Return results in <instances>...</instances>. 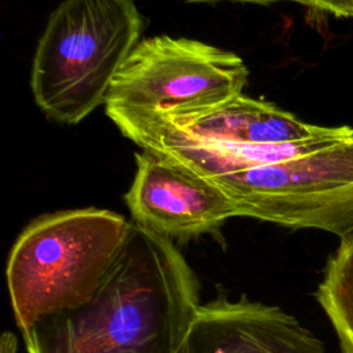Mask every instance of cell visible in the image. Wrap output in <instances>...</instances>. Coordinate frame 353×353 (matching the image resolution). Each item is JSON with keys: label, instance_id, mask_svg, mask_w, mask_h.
Segmentation results:
<instances>
[{"label": "cell", "instance_id": "cell-1", "mask_svg": "<svg viewBox=\"0 0 353 353\" xmlns=\"http://www.w3.org/2000/svg\"><path fill=\"white\" fill-rule=\"evenodd\" d=\"M201 305L176 244L131 222L92 298L39 320L22 339L26 353H178Z\"/></svg>", "mask_w": 353, "mask_h": 353}, {"label": "cell", "instance_id": "cell-11", "mask_svg": "<svg viewBox=\"0 0 353 353\" xmlns=\"http://www.w3.org/2000/svg\"><path fill=\"white\" fill-rule=\"evenodd\" d=\"M0 353H18V339L14 332L4 331L0 336Z\"/></svg>", "mask_w": 353, "mask_h": 353}, {"label": "cell", "instance_id": "cell-10", "mask_svg": "<svg viewBox=\"0 0 353 353\" xmlns=\"http://www.w3.org/2000/svg\"><path fill=\"white\" fill-rule=\"evenodd\" d=\"M299 3L307 8L328 12L339 18H353L352 0H290Z\"/></svg>", "mask_w": 353, "mask_h": 353}, {"label": "cell", "instance_id": "cell-5", "mask_svg": "<svg viewBox=\"0 0 353 353\" xmlns=\"http://www.w3.org/2000/svg\"><path fill=\"white\" fill-rule=\"evenodd\" d=\"M247 79L234 52L185 37H148L114 76L105 110L174 116L207 109L240 95Z\"/></svg>", "mask_w": 353, "mask_h": 353}, {"label": "cell", "instance_id": "cell-2", "mask_svg": "<svg viewBox=\"0 0 353 353\" xmlns=\"http://www.w3.org/2000/svg\"><path fill=\"white\" fill-rule=\"evenodd\" d=\"M131 222L102 208L63 210L33 219L10 250L6 280L15 324L76 309L97 292Z\"/></svg>", "mask_w": 353, "mask_h": 353}, {"label": "cell", "instance_id": "cell-12", "mask_svg": "<svg viewBox=\"0 0 353 353\" xmlns=\"http://www.w3.org/2000/svg\"><path fill=\"white\" fill-rule=\"evenodd\" d=\"M189 3H205V1H223V0H185ZM230 1H243V3H254V4H261V6H266V4H272V3H277L281 0H230Z\"/></svg>", "mask_w": 353, "mask_h": 353}, {"label": "cell", "instance_id": "cell-6", "mask_svg": "<svg viewBox=\"0 0 353 353\" xmlns=\"http://www.w3.org/2000/svg\"><path fill=\"white\" fill-rule=\"evenodd\" d=\"M135 178L124 196L132 222L174 243L215 233L236 208L211 181L149 150L135 154Z\"/></svg>", "mask_w": 353, "mask_h": 353}, {"label": "cell", "instance_id": "cell-9", "mask_svg": "<svg viewBox=\"0 0 353 353\" xmlns=\"http://www.w3.org/2000/svg\"><path fill=\"white\" fill-rule=\"evenodd\" d=\"M316 299L327 314L342 353H353V230L339 237L327 259Z\"/></svg>", "mask_w": 353, "mask_h": 353}, {"label": "cell", "instance_id": "cell-4", "mask_svg": "<svg viewBox=\"0 0 353 353\" xmlns=\"http://www.w3.org/2000/svg\"><path fill=\"white\" fill-rule=\"evenodd\" d=\"M208 181L229 197L237 216L339 237L353 230V138Z\"/></svg>", "mask_w": 353, "mask_h": 353}, {"label": "cell", "instance_id": "cell-8", "mask_svg": "<svg viewBox=\"0 0 353 353\" xmlns=\"http://www.w3.org/2000/svg\"><path fill=\"white\" fill-rule=\"evenodd\" d=\"M157 116L194 139L232 145L284 143L319 137L331 128L305 123L273 103L243 94L212 108Z\"/></svg>", "mask_w": 353, "mask_h": 353}, {"label": "cell", "instance_id": "cell-7", "mask_svg": "<svg viewBox=\"0 0 353 353\" xmlns=\"http://www.w3.org/2000/svg\"><path fill=\"white\" fill-rule=\"evenodd\" d=\"M178 353H327L324 343L284 309L219 294L203 303Z\"/></svg>", "mask_w": 353, "mask_h": 353}, {"label": "cell", "instance_id": "cell-3", "mask_svg": "<svg viewBox=\"0 0 353 353\" xmlns=\"http://www.w3.org/2000/svg\"><path fill=\"white\" fill-rule=\"evenodd\" d=\"M132 0H63L50 15L32 62L30 90L51 120L77 124L99 103L139 43Z\"/></svg>", "mask_w": 353, "mask_h": 353}, {"label": "cell", "instance_id": "cell-13", "mask_svg": "<svg viewBox=\"0 0 353 353\" xmlns=\"http://www.w3.org/2000/svg\"><path fill=\"white\" fill-rule=\"evenodd\" d=\"M352 1H353V0H352Z\"/></svg>", "mask_w": 353, "mask_h": 353}]
</instances>
